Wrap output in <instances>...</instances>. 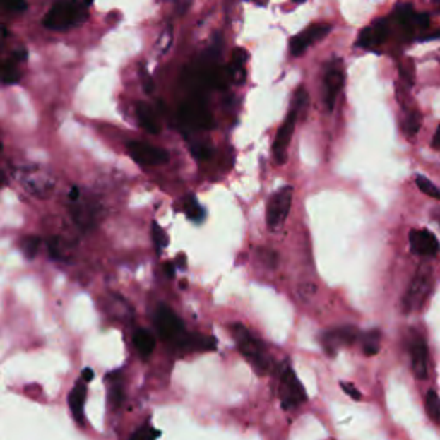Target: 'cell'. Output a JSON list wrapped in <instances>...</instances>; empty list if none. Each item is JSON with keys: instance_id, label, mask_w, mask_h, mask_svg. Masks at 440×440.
Returning <instances> with one entry per match:
<instances>
[{"instance_id": "6da1fadb", "label": "cell", "mask_w": 440, "mask_h": 440, "mask_svg": "<svg viewBox=\"0 0 440 440\" xmlns=\"http://www.w3.org/2000/svg\"><path fill=\"white\" fill-rule=\"evenodd\" d=\"M88 18V6L81 0H61L43 18V26L49 30L64 31L81 25Z\"/></svg>"}, {"instance_id": "7a4b0ae2", "label": "cell", "mask_w": 440, "mask_h": 440, "mask_svg": "<svg viewBox=\"0 0 440 440\" xmlns=\"http://www.w3.org/2000/svg\"><path fill=\"white\" fill-rule=\"evenodd\" d=\"M231 334L234 339H236L237 350H239L241 355L253 364V368H255L260 375L267 374L268 368H270V358H268L267 351H265L263 343H260L256 337H253L251 332L241 323L231 325Z\"/></svg>"}, {"instance_id": "3957f363", "label": "cell", "mask_w": 440, "mask_h": 440, "mask_svg": "<svg viewBox=\"0 0 440 440\" xmlns=\"http://www.w3.org/2000/svg\"><path fill=\"white\" fill-rule=\"evenodd\" d=\"M392 28H398L403 38L420 37L430 25V18L425 13H416L411 4H398L394 13L388 18Z\"/></svg>"}, {"instance_id": "277c9868", "label": "cell", "mask_w": 440, "mask_h": 440, "mask_svg": "<svg viewBox=\"0 0 440 440\" xmlns=\"http://www.w3.org/2000/svg\"><path fill=\"white\" fill-rule=\"evenodd\" d=\"M432 287H434V275H432L430 267L418 268V272L415 273L413 280L408 285V291L403 298L404 313L422 310L428 296H430Z\"/></svg>"}, {"instance_id": "5b68a950", "label": "cell", "mask_w": 440, "mask_h": 440, "mask_svg": "<svg viewBox=\"0 0 440 440\" xmlns=\"http://www.w3.org/2000/svg\"><path fill=\"white\" fill-rule=\"evenodd\" d=\"M280 404L285 411H291L298 408L299 404L307 401V391H304L301 382L296 376L295 370L287 362L284 363L283 371H280V387H279Z\"/></svg>"}, {"instance_id": "8992f818", "label": "cell", "mask_w": 440, "mask_h": 440, "mask_svg": "<svg viewBox=\"0 0 440 440\" xmlns=\"http://www.w3.org/2000/svg\"><path fill=\"white\" fill-rule=\"evenodd\" d=\"M23 188L37 198H49L55 189V181L45 170L38 167H26L19 174Z\"/></svg>"}, {"instance_id": "52a82bcc", "label": "cell", "mask_w": 440, "mask_h": 440, "mask_svg": "<svg viewBox=\"0 0 440 440\" xmlns=\"http://www.w3.org/2000/svg\"><path fill=\"white\" fill-rule=\"evenodd\" d=\"M292 194H295V189L291 186H285V188L277 191L272 196V200L268 201L267 207V225L270 229H279L280 225L285 222V217H287L289 210H291L292 203Z\"/></svg>"}, {"instance_id": "ba28073f", "label": "cell", "mask_w": 440, "mask_h": 440, "mask_svg": "<svg viewBox=\"0 0 440 440\" xmlns=\"http://www.w3.org/2000/svg\"><path fill=\"white\" fill-rule=\"evenodd\" d=\"M298 114H299V110L296 109V107H292V109L289 110L287 117L284 119L283 126H280L275 134V141H273V145H272V153H273V158H275V162L279 165L285 164V160H287V146H289V143H291L292 134H295Z\"/></svg>"}, {"instance_id": "9c48e42d", "label": "cell", "mask_w": 440, "mask_h": 440, "mask_svg": "<svg viewBox=\"0 0 440 440\" xmlns=\"http://www.w3.org/2000/svg\"><path fill=\"white\" fill-rule=\"evenodd\" d=\"M155 327L164 340H179L182 343L184 323L170 308L160 307L155 313Z\"/></svg>"}, {"instance_id": "30bf717a", "label": "cell", "mask_w": 440, "mask_h": 440, "mask_svg": "<svg viewBox=\"0 0 440 440\" xmlns=\"http://www.w3.org/2000/svg\"><path fill=\"white\" fill-rule=\"evenodd\" d=\"M410 355H411V367H413V374L418 380H425L428 376V347L427 340L423 339L422 334L418 332H411L410 339Z\"/></svg>"}, {"instance_id": "8fae6325", "label": "cell", "mask_w": 440, "mask_h": 440, "mask_svg": "<svg viewBox=\"0 0 440 440\" xmlns=\"http://www.w3.org/2000/svg\"><path fill=\"white\" fill-rule=\"evenodd\" d=\"M128 152L134 162L141 165H158L169 160V153L164 148L148 145V143L133 141L128 145Z\"/></svg>"}, {"instance_id": "7c38bea8", "label": "cell", "mask_w": 440, "mask_h": 440, "mask_svg": "<svg viewBox=\"0 0 440 440\" xmlns=\"http://www.w3.org/2000/svg\"><path fill=\"white\" fill-rule=\"evenodd\" d=\"M331 30H332L331 25H327V23H322V25H313V26L308 28V30L301 31L299 35H296V37L291 40V45H289V49H291V54L295 55V57H299V55H303L308 50V47L313 45L315 42H320V40H323L328 33H331Z\"/></svg>"}, {"instance_id": "4fadbf2b", "label": "cell", "mask_w": 440, "mask_h": 440, "mask_svg": "<svg viewBox=\"0 0 440 440\" xmlns=\"http://www.w3.org/2000/svg\"><path fill=\"white\" fill-rule=\"evenodd\" d=\"M391 31H392L391 21H388V19H379V21L367 26L362 33H359L356 45L367 50L376 49V47H380L382 43L387 42V38L391 37Z\"/></svg>"}, {"instance_id": "5bb4252c", "label": "cell", "mask_w": 440, "mask_h": 440, "mask_svg": "<svg viewBox=\"0 0 440 440\" xmlns=\"http://www.w3.org/2000/svg\"><path fill=\"white\" fill-rule=\"evenodd\" d=\"M358 328L356 327H339L327 331L322 335V344L327 351L328 356H335L337 351L343 346H351L356 339H358Z\"/></svg>"}, {"instance_id": "9a60e30c", "label": "cell", "mask_w": 440, "mask_h": 440, "mask_svg": "<svg viewBox=\"0 0 440 440\" xmlns=\"http://www.w3.org/2000/svg\"><path fill=\"white\" fill-rule=\"evenodd\" d=\"M410 244L411 251L418 256L432 258L439 253V241L428 229H415L410 232Z\"/></svg>"}, {"instance_id": "2e32d148", "label": "cell", "mask_w": 440, "mask_h": 440, "mask_svg": "<svg viewBox=\"0 0 440 440\" xmlns=\"http://www.w3.org/2000/svg\"><path fill=\"white\" fill-rule=\"evenodd\" d=\"M181 119L184 124L193 126L196 129H208L213 124L212 114L201 102H189V104L182 107Z\"/></svg>"}, {"instance_id": "e0dca14e", "label": "cell", "mask_w": 440, "mask_h": 440, "mask_svg": "<svg viewBox=\"0 0 440 440\" xmlns=\"http://www.w3.org/2000/svg\"><path fill=\"white\" fill-rule=\"evenodd\" d=\"M344 86V73L339 66L328 67L327 74H325V83H323V95H325V105L327 110H334L335 100L339 97L340 90Z\"/></svg>"}, {"instance_id": "ac0fdd59", "label": "cell", "mask_w": 440, "mask_h": 440, "mask_svg": "<svg viewBox=\"0 0 440 440\" xmlns=\"http://www.w3.org/2000/svg\"><path fill=\"white\" fill-rule=\"evenodd\" d=\"M74 207L71 208V215L83 231H90L95 227L98 222V205L91 203V201H85V203H78L73 201Z\"/></svg>"}, {"instance_id": "d6986e66", "label": "cell", "mask_w": 440, "mask_h": 440, "mask_svg": "<svg viewBox=\"0 0 440 440\" xmlns=\"http://www.w3.org/2000/svg\"><path fill=\"white\" fill-rule=\"evenodd\" d=\"M86 380H78L76 386L73 387V391H71L69 394V406H71V411H73L74 418H76V422L79 423V425H83V422H85V416H83V408H85V398H86Z\"/></svg>"}, {"instance_id": "ffe728a7", "label": "cell", "mask_w": 440, "mask_h": 440, "mask_svg": "<svg viewBox=\"0 0 440 440\" xmlns=\"http://www.w3.org/2000/svg\"><path fill=\"white\" fill-rule=\"evenodd\" d=\"M136 114H138V119H140L141 126L148 131L150 134L160 133V122H158L155 110L146 104V102H140V104L136 105Z\"/></svg>"}, {"instance_id": "44dd1931", "label": "cell", "mask_w": 440, "mask_h": 440, "mask_svg": "<svg viewBox=\"0 0 440 440\" xmlns=\"http://www.w3.org/2000/svg\"><path fill=\"white\" fill-rule=\"evenodd\" d=\"M133 344L143 358H148L155 350V337L146 328H136L133 334Z\"/></svg>"}, {"instance_id": "7402d4cb", "label": "cell", "mask_w": 440, "mask_h": 440, "mask_svg": "<svg viewBox=\"0 0 440 440\" xmlns=\"http://www.w3.org/2000/svg\"><path fill=\"white\" fill-rule=\"evenodd\" d=\"M380 340H382V332L379 328L374 331H368L367 334L362 337L363 344V352L367 356H375L380 351Z\"/></svg>"}, {"instance_id": "603a6c76", "label": "cell", "mask_w": 440, "mask_h": 440, "mask_svg": "<svg viewBox=\"0 0 440 440\" xmlns=\"http://www.w3.org/2000/svg\"><path fill=\"white\" fill-rule=\"evenodd\" d=\"M425 406H427V413L434 420L435 423L440 425V398L437 396V392L428 391L427 399H425Z\"/></svg>"}, {"instance_id": "cb8c5ba5", "label": "cell", "mask_w": 440, "mask_h": 440, "mask_svg": "<svg viewBox=\"0 0 440 440\" xmlns=\"http://www.w3.org/2000/svg\"><path fill=\"white\" fill-rule=\"evenodd\" d=\"M18 62L13 61V59H9V61L6 62L2 67V81L4 85H14V83L19 81V78H21V74H19L18 71Z\"/></svg>"}, {"instance_id": "d4e9b609", "label": "cell", "mask_w": 440, "mask_h": 440, "mask_svg": "<svg viewBox=\"0 0 440 440\" xmlns=\"http://www.w3.org/2000/svg\"><path fill=\"white\" fill-rule=\"evenodd\" d=\"M186 213H188L189 219L194 222H201L205 217L203 207L198 203V200L194 196H189L188 200H186Z\"/></svg>"}, {"instance_id": "484cf974", "label": "cell", "mask_w": 440, "mask_h": 440, "mask_svg": "<svg viewBox=\"0 0 440 440\" xmlns=\"http://www.w3.org/2000/svg\"><path fill=\"white\" fill-rule=\"evenodd\" d=\"M415 179H416V186L420 188V191L428 194V196H432L434 200L440 201V189L434 184V182L428 181L425 176H416Z\"/></svg>"}, {"instance_id": "4316f807", "label": "cell", "mask_w": 440, "mask_h": 440, "mask_svg": "<svg viewBox=\"0 0 440 440\" xmlns=\"http://www.w3.org/2000/svg\"><path fill=\"white\" fill-rule=\"evenodd\" d=\"M420 128H422V116H420V112L413 110V112L408 114L406 121H404V131H406L408 136H415Z\"/></svg>"}, {"instance_id": "83f0119b", "label": "cell", "mask_w": 440, "mask_h": 440, "mask_svg": "<svg viewBox=\"0 0 440 440\" xmlns=\"http://www.w3.org/2000/svg\"><path fill=\"white\" fill-rule=\"evenodd\" d=\"M40 244H42V239L38 236H28L25 241H23V253H25L26 258H35L40 249Z\"/></svg>"}, {"instance_id": "f1b7e54d", "label": "cell", "mask_w": 440, "mask_h": 440, "mask_svg": "<svg viewBox=\"0 0 440 440\" xmlns=\"http://www.w3.org/2000/svg\"><path fill=\"white\" fill-rule=\"evenodd\" d=\"M152 239H153V244H155L157 253L160 255L162 249H164L165 244H167V236H165V232L162 231V227L157 224V222H153V225H152Z\"/></svg>"}, {"instance_id": "f546056e", "label": "cell", "mask_w": 440, "mask_h": 440, "mask_svg": "<svg viewBox=\"0 0 440 440\" xmlns=\"http://www.w3.org/2000/svg\"><path fill=\"white\" fill-rule=\"evenodd\" d=\"M157 437H160V432L158 430H153L152 427L150 425H145V427H141L140 430L138 432H134L133 435H131V439L133 440H152V439H157Z\"/></svg>"}, {"instance_id": "4dcf8cb0", "label": "cell", "mask_w": 440, "mask_h": 440, "mask_svg": "<svg viewBox=\"0 0 440 440\" xmlns=\"http://www.w3.org/2000/svg\"><path fill=\"white\" fill-rule=\"evenodd\" d=\"M316 295V284L315 283H301L298 285V296L303 301H311Z\"/></svg>"}, {"instance_id": "1f68e13d", "label": "cell", "mask_w": 440, "mask_h": 440, "mask_svg": "<svg viewBox=\"0 0 440 440\" xmlns=\"http://www.w3.org/2000/svg\"><path fill=\"white\" fill-rule=\"evenodd\" d=\"M9 13H25L28 9L26 0H0Z\"/></svg>"}, {"instance_id": "d6a6232c", "label": "cell", "mask_w": 440, "mask_h": 440, "mask_svg": "<svg viewBox=\"0 0 440 440\" xmlns=\"http://www.w3.org/2000/svg\"><path fill=\"white\" fill-rule=\"evenodd\" d=\"M49 253L54 260L66 258L64 253H62V243L59 237H52V239H49Z\"/></svg>"}, {"instance_id": "836d02e7", "label": "cell", "mask_w": 440, "mask_h": 440, "mask_svg": "<svg viewBox=\"0 0 440 440\" xmlns=\"http://www.w3.org/2000/svg\"><path fill=\"white\" fill-rule=\"evenodd\" d=\"M260 258L261 261H263V265H267L268 268H275L277 267V253L272 251V249H267V248H261L258 251Z\"/></svg>"}, {"instance_id": "e575fe53", "label": "cell", "mask_w": 440, "mask_h": 440, "mask_svg": "<svg viewBox=\"0 0 440 440\" xmlns=\"http://www.w3.org/2000/svg\"><path fill=\"white\" fill-rule=\"evenodd\" d=\"M141 83H143V90H145V93L152 95L153 90H155V83H153V78L150 76V73L145 69V67H141Z\"/></svg>"}, {"instance_id": "d590c367", "label": "cell", "mask_w": 440, "mask_h": 440, "mask_svg": "<svg viewBox=\"0 0 440 440\" xmlns=\"http://www.w3.org/2000/svg\"><path fill=\"white\" fill-rule=\"evenodd\" d=\"M191 155L194 157V158H198V160H207V158L212 155V153H210V148L207 145H193L191 146Z\"/></svg>"}, {"instance_id": "8d00e7d4", "label": "cell", "mask_w": 440, "mask_h": 440, "mask_svg": "<svg viewBox=\"0 0 440 440\" xmlns=\"http://www.w3.org/2000/svg\"><path fill=\"white\" fill-rule=\"evenodd\" d=\"M340 388H343L344 392H346L347 396H350L351 399H355V401H362V392L358 391L352 383H347V382H340Z\"/></svg>"}, {"instance_id": "74e56055", "label": "cell", "mask_w": 440, "mask_h": 440, "mask_svg": "<svg viewBox=\"0 0 440 440\" xmlns=\"http://www.w3.org/2000/svg\"><path fill=\"white\" fill-rule=\"evenodd\" d=\"M248 62V52L243 49H236L232 54V64L234 66H241L244 67V64Z\"/></svg>"}, {"instance_id": "f35d334b", "label": "cell", "mask_w": 440, "mask_h": 440, "mask_svg": "<svg viewBox=\"0 0 440 440\" xmlns=\"http://www.w3.org/2000/svg\"><path fill=\"white\" fill-rule=\"evenodd\" d=\"M122 399H124V394H122L121 387H114L112 391H110V403H112L114 408H117L119 404L122 403Z\"/></svg>"}, {"instance_id": "ab89813d", "label": "cell", "mask_w": 440, "mask_h": 440, "mask_svg": "<svg viewBox=\"0 0 440 440\" xmlns=\"http://www.w3.org/2000/svg\"><path fill=\"white\" fill-rule=\"evenodd\" d=\"M189 6H191V0H177V2H176L177 14H184L186 11H188Z\"/></svg>"}, {"instance_id": "60d3db41", "label": "cell", "mask_w": 440, "mask_h": 440, "mask_svg": "<svg viewBox=\"0 0 440 440\" xmlns=\"http://www.w3.org/2000/svg\"><path fill=\"white\" fill-rule=\"evenodd\" d=\"M170 40H172V35H170V30H169L167 33H164V37H162V43H160L162 52H167V49L170 45Z\"/></svg>"}, {"instance_id": "b9f144b4", "label": "cell", "mask_w": 440, "mask_h": 440, "mask_svg": "<svg viewBox=\"0 0 440 440\" xmlns=\"http://www.w3.org/2000/svg\"><path fill=\"white\" fill-rule=\"evenodd\" d=\"M11 59H13V61H16L19 64V62H25L26 61L28 52H26V50H18V52L13 54V57H11Z\"/></svg>"}, {"instance_id": "7bdbcfd3", "label": "cell", "mask_w": 440, "mask_h": 440, "mask_svg": "<svg viewBox=\"0 0 440 440\" xmlns=\"http://www.w3.org/2000/svg\"><path fill=\"white\" fill-rule=\"evenodd\" d=\"M432 148H435V150H440V124H439V128H437V131H435L434 138H432Z\"/></svg>"}, {"instance_id": "ee69618b", "label": "cell", "mask_w": 440, "mask_h": 440, "mask_svg": "<svg viewBox=\"0 0 440 440\" xmlns=\"http://www.w3.org/2000/svg\"><path fill=\"white\" fill-rule=\"evenodd\" d=\"M93 376H95V374H93V370H91V368H85V370H83L81 379L86 380V383H90L91 380H93Z\"/></svg>"}, {"instance_id": "f6af8a7d", "label": "cell", "mask_w": 440, "mask_h": 440, "mask_svg": "<svg viewBox=\"0 0 440 440\" xmlns=\"http://www.w3.org/2000/svg\"><path fill=\"white\" fill-rule=\"evenodd\" d=\"M79 196H81V194H79V188L78 186H73V188H71V191H69V200L78 201Z\"/></svg>"}, {"instance_id": "bcb514c9", "label": "cell", "mask_w": 440, "mask_h": 440, "mask_svg": "<svg viewBox=\"0 0 440 440\" xmlns=\"http://www.w3.org/2000/svg\"><path fill=\"white\" fill-rule=\"evenodd\" d=\"M165 273H167L169 279H174V275H176V268H174L172 263L165 265Z\"/></svg>"}, {"instance_id": "7dc6e473", "label": "cell", "mask_w": 440, "mask_h": 440, "mask_svg": "<svg viewBox=\"0 0 440 440\" xmlns=\"http://www.w3.org/2000/svg\"><path fill=\"white\" fill-rule=\"evenodd\" d=\"M430 38H440V30H437V31H434V33L430 35V37H427L425 40H430Z\"/></svg>"}, {"instance_id": "c3c4849f", "label": "cell", "mask_w": 440, "mask_h": 440, "mask_svg": "<svg viewBox=\"0 0 440 440\" xmlns=\"http://www.w3.org/2000/svg\"><path fill=\"white\" fill-rule=\"evenodd\" d=\"M81 2H83V4H86V6H90V4L93 2V0H81Z\"/></svg>"}, {"instance_id": "681fc988", "label": "cell", "mask_w": 440, "mask_h": 440, "mask_svg": "<svg viewBox=\"0 0 440 440\" xmlns=\"http://www.w3.org/2000/svg\"><path fill=\"white\" fill-rule=\"evenodd\" d=\"M292 2H295V4H303V2H307V0H292Z\"/></svg>"}]
</instances>
